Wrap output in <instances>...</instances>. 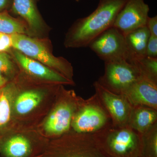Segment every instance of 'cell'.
<instances>
[{
	"label": "cell",
	"instance_id": "cell-8",
	"mask_svg": "<svg viewBox=\"0 0 157 157\" xmlns=\"http://www.w3.org/2000/svg\"><path fill=\"white\" fill-rule=\"evenodd\" d=\"M37 2V0H13L9 13L25 23L29 36L47 38L50 28L40 14Z\"/></svg>",
	"mask_w": 157,
	"mask_h": 157
},
{
	"label": "cell",
	"instance_id": "cell-19",
	"mask_svg": "<svg viewBox=\"0 0 157 157\" xmlns=\"http://www.w3.org/2000/svg\"><path fill=\"white\" fill-rule=\"evenodd\" d=\"M13 83H7L0 88V127L7 124L10 120L11 105L15 93Z\"/></svg>",
	"mask_w": 157,
	"mask_h": 157
},
{
	"label": "cell",
	"instance_id": "cell-5",
	"mask_svg": "<svg viewBox=\"0 0 157 157\" xmlns=\"http://www.w3.org/2000/svg\"><path fill=\"white\" fill-rule=\"evenodd\" d=\"M74 133L60 140L41 157H107L93 134Z\"/></svg>",
	"mask_w": 157,
	"mask_h": 157
},
{
	"label": "cell",
	"instance_id": "cell-13",
	"mask_svg": "<svg viewBox=\"0 0 157 157\" xmlns=\"http://www.w3.org/2000/svg\"><path fill=\"white\" fill-rule=\"evenodd\" d=\"M122 95L132 107L146 106L157 109V82L148 78L141 76Z\"/></svg>",
	"mask_w": 157,
	"mask_h": 157
},
{
	"label": "cell",
	"instance_id": "cell-2",
	"mask_svg": "<svg viewBox=\"0 0 157 157\" xmlns=\"http://www.w3.org/2000/svg\"><path fill=\"white\" fill-rule=\"evenodd\" d=\"M93 135L107 157H140L141 135L128 125L111 124Z\"/></svg>",
	"mask_w": 157,
	"mask_h": 157
},
{
	"label": "cell",
	"instance_id": "cell-10",
	"mask_svg": "<svg viewBox=\"0 0 157 157\" xmlns=\"http://www.w3.org/2000/svg\"><path fill=\"white\" fill-rule=\"evenodd\" d=\"M96 95L111 119L114 126L128 125L132 106L124 96L107 90L96 81L93 84Z\"/></svg>",
	"mask_w": 157,
	"mask_h": 157
},
{
	"label": "cell",
	"instance_id": "cell-14",
	"mask_svg": "<svg viewBox=\"0 0 157 157\" xmlns=\"http://www.w3.org/2000/svg\"><path fill=\"white\" fill-rule=\"evenodd\" d=\"M149 31L146 26L125 36L128 52L127 61L132 63L146 56V48Z\"/></svg>",
	"mask_w": 157,
	"mask_h": 157
},
{
	"label": "cell",
	"instance_id": "cell-15",
	"mask_svg": "<svg viewBox=\"0 0 157 157\" xmlns=\"http://www.w3.org/2000/svg\"><path fill=\"white\" fill-rule=\"evenodd\" d=\"M157 123V109L146 106H136L132 107L128 125L142 134Z\"/></svg>",
	"mask_w": 157,
	"mask_h": 157
},
{
	"label": "cell",
	"instance_id": "cell-3",
	"mask_svg": "<svg viewBox=\"0 0 157 157\" xmlns=\"http://www.w3.org/2000/svg\"><path fill=\"white\" fill-rule=\"evenodd\" d=\"M11 39L12 48L73 81L72 65L64 58L54 55L52 45L48 38H33L24 34H14L11 35Z\"/></svg>",
	"mask_w": 157,
	"mask_h": 157
},
{
	"label": "cell",
	"instance_id": "cell-26",
	"mask_svg": "<svg viewBox=\"0 0 157 157\" xmlns=\"http://www.w3.org/2000/svg\"><path fill=\"white\" fill-rule=\"evenodd\" d=\"M13 0H0V13L9 11L11 9Z\"/></svg>",
	"mask_w": 157,
	"mask_h": 157
},
{
	"label": "cell",
	"instance_id": "cell-18",
	"mask_svg": "<svg viewBox=\"0 0 157 157\" xmlns=\"http://www.w3.org/2000/svg\"><path fill=\"white\" fill-rule=\"evenodd\" d=\"M0 33L11 35L24 34L28 36L25 23L19 17L12 16L9 11L0 13Z\"/></svg>",
	"mask_w": 157,
	"mask_h": 157
},
{
	"label": "cell",
	"instance_id": "cell-11",
	"mask_svg": "<svg viewBox=\"0 0 157 157\" xmlns=\"http://www.w3.org/2000/svg\"><path fill=\"white\" fill-rule=\"evenodd\" d=\"M149 10L144 0H127L117 16L113 26L125 36L146 26Z\"/></svg>",
	"mask_w": 157,
	"mask_h": 157
},
{
	"label": "cell",
	"instance_id": "cell-17",
	"mask_svg": "<svg viewBox=\"0 0 157 157\" xmlns=\"http://www.w3.org/2000/svg\"><path fill=\"white\" fill-rule=\"evenodd\" d=\"M42 98V94L39 91L32 90L23 92L15 100V111L20 115L27 114L40 104Z\"/></svg>",
	"mask_w": 157,
	"mask_h": 157
},
{
	"label": "cell",
	"instance_id": "cell-6",
	"mask_svg": "<svg viewBox=\"0 0 157 157\" xmlns=\"http://www.w3.org/2000/svg\"><path fill=\"white\" fill-rule=\"evenodd\" d=\"M103 76L97 81L107 90L123 94L141 77L137 67L126 60L106 62Z\"/></svg>",
	"mask_w": 157,
	"mask_h": 157
},
{
	"label": "cell",
	"instance_id": "cell-20",
	"mask_svg": "<svg viewBox=\"0 0 157 157\" xmlns=\"http://www.w3.org/2000/svg\"><path fill=\"white\" fill-rule=\"evenodd\" d=\"M140 135V157H157V123Z\"/></svg>",
	"mask_w": 157,
	"mask_h": 157
},
{
	"label": "cell",
	"instance_id": "cell-27",
	"mask_svg": "<svg viewBox=\"0 0 157 157\" xmlns=\"http://www.w3.org/2000/svg\"><path fill=\"white\" fill-rule=\"evenodd\" d=\"M76 2H79V1H80V0H76Z\"/></svg>",
	"mask_w": 157,
	"mask_h": 157
},
{
	"label": "cell",
	"instance_id": "cell-7",
	"mask_svg": "<svg viewBox=\"0 0 157 157\" xmlns=\"http://www.w3.org/2000/svg\"><path fill=\"white\" fill-rule=\"evenodd\" d=\"M88 47L104 63L128 58L125 35L113 26L93 40Z\"/></svg>",
	"mask_w": 157,
	"mask_h": 157
},
{
	"label": "cell",
	"instance_id": "cell-12",
	"mask_svg": "<svg viewBox=\"0 0 157 157\" xmlns=\"http://www.w3.org/2000/svg\"><path fill=\"white\" fill-rule=\"evenodd\" d=\"M20 68L29 76L57 84H73V81L36 60L12 48L9 52Z\"/></svg>",
	"mask_w": 157,
	"mask_h": 157
},
{
	"label": "cell",
	"instance_id": "cell-21",
	"mask_svg": "<svg viewBox=\"0 0 157 157\" xmlns=\"http://www.w3.org/2000/svg\"><path fill=\"white\" fill-rule=\"evenodd\" d=\"M17 64L8 52L0 53V88L8 83L14 77Z\"/></svg>",
	"mask_w": 157,
	"mask_h": 157
},
{
	"label": "cell",
	"instance_id": "cell-4",
	"mask_svg": "<svg viewBox=\"0 0 157 157\" xmlns=\"http://www.w3.org/2000/svg\"><path fill=\"white\" fill-rule=\"evenodd\" d=\"M111 124L109 114L95 94L82 100L73 117L71 128L75 133L93 134Z\"/></svg>",
	"mask_w": 157,
	"mask_h": 157
},
{
	"label": "cell",
	"instance_id": "cell-1",
	"mask_svg": "<svg viewBox=\"0 0 157 157\" xmlns=\"http://www.w3.org/2000/svg\"><path fill=\"white\" fill-rule=\"evenodd\" d=\"M127 0H100L98 7L86 17L76 21L66 33L64 45L67 48L88 47L90 42L113 26Z\"/></svg>",
	"mask_w": 157,
	"mask_h": 157
},
{
	"label": "cell",
	"instance_id": "cell-22",
	"mask_svg": "<svg viewBox=\"0 0 157 157\" xmlns=\"http://www.w3.org/2000/svg\"><path fill=\"white\" fill-rule=\"evenodd\" d=\"M132 64L137 67L141 76L157 82V58L145 56Z\"/></svg>",
	"mask_w": 157,
	"mask_h": 157
},
{
	"label": "cell",
	"instance_id": "cell-23",
	"mask_svg": "<svg viewBox=\"0 0 157 157\" xmlns=\"http://www.w3.org/2000/svg\"><path fill=\"white\" fill-rule=\"evenodd\" d=\"M12 48L11 35L0 33V53H9Z\"/></svg>",
	"mask_w": 157,
	"mask_h": 157
},
{
	"label": "cell",
	"instance_id": "cell-16",
	"mask_svg": "<svg viewBox=\"0 0 157 157\" xmlns=\"http://www.w3.org/2000/svg\"><path fill=\"white\" fill-rule=\"evenodd\" d=\"M35 151L30 140L20 135L8 138L0 147V151L5 157H32Z\"/></svg>",
	"mask_w": 157,
	"mask_h": 157
},
{
	"label": "cell",
	"instance_id": "cell-24",
	"mask_svg": "<svg viewBox=\"0 0 157 157\" xmlns=\"http://www.w3.org/2000/svg\"><path fill=\"white\" fill-rule=\"evenodd\" d=\"M146 56L157 58V37L150 36L147 45Z\"/></svg>",
	"mask_w": 157,
	"mask_h": 157
},
{
	"label": "cell",
	"instance_id": "cell-9",
	"mask_svg": "<svg viewBox=\"0 0 157 157\" xmlns=\"http://www.w3.org/2000/svg\"><path fill=\"white\" fill-rule=\"evenodd\" d=\"M72 98L71 94H67L51 113L44 125L48 135L61 136L70 131L73 117L82 100Z\"/></svg>",
	"mask_w": 157,
	"mask_h": 157
},
{
	"label": "cell",
	"instance_id": "cell-25",
	"mask_svg": "<svg viewBox=\"0 0 157 157\" xmlns=\"http://www.w3.org/2000/svg\"><path fill=\"white\" fill-rule=\"evenodd\" d=\"M150 36L157 37V17H149L146 24Z\"/></svg>",
	"mask_w": 157,
	"mask_h": 157
}]
</instances>
